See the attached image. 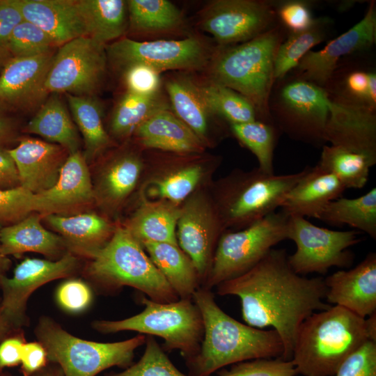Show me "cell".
Segmentation results:
<instances>
[{
  "mask_svg": "<svg viewBox=\"0 0 376 376\" xmlns=\"http://www.w3.org/2000/svg\"><path fill=\"white\" fill-rule=\"evenodd\" d=\"M288 256L285 249H272L251 269L216 287L219 295L240 298L246 324L261 329L272 327L283 344L281 358L291 360L301 323L314 312L331 306L323 300L327 294L324 279L295 273Z\"/></svg>",
  "mask_w": 376,
  "mask_h": 376,
  "instance_id": "obj_1",
  "label": "cell"
},
{
  "mask_svg": "<svg viewBox=\"0 0 376 376\" xmlns=\"http://www.w3.org/2000/svg\"><path fill=\"white\" fill-rule=\"evenodd\" d=\"M191 299L201 313L204 333L199 352L185 362L188 376H210L230 364L282 357L283 344L274 329L255 328L233 318L216 303L212 290L200 287Z\"/></svg>",
  "mask_w": 376,
  "mask_h": 376,
  "instance_id": "obj_2",
  "label": "cell"
},
{
  "mask_svg": "<svg viewBox=\"0 0 376 376\" xmlns=\"http://www.w3.org/2000/svg\"><path fill=\"white\" fill-rule=\"evenodd\" d=\"M368 340L376 341V313L362 318L343 307L331 306L301 323L291 360L297 374L332 376Z\"/></svg>",
  "mask_w": 376,
  "mask_h": 376,
  "instance_id": "obj_3",
  "label": "cell"
},
{
  "mask_svg": "<svg viewBox=\"0 0 376 376\" xmlns=\"http://www.w3.org/2000/svg\"><path fill=\"white\" fill-rule=\"evenodd\" d=\"M286 36L278 24L246 42L219 46L207 66L209 79L242 95L254 107L258 120L272 124L269 101L275 82L274 62Z\"/></svg>",
  "mask_w": 376,
  "mask_h": 376,
  "instance_id": "obj_4",
  "label": "cell"
},
{
  "mask_svg": "<svg viewBox=\"0 0 376 376\" xmlns=\"http://www.w3.org/2000/svg\"><path fill=\"white\" fill-rule=\"evenodd\" d=\"M126 228H118L91 256L88 272L105 288L124 285L137 289L161 303L179 299L163 275Z\"/></svg>",
  "mask_w": 376,
  "mask_h": 376,
  "instance_id": "obj_5",
  "label": "cell"
},
{
  "mask_svg": "<svg viewBox=\"0 0 376 376\" xmlns=\"http://www.w3.org/2000/svg\"><path fill=\"white\" fill-rule=\"evenodd\" d=\"M144 309L139 313L120 320H100L93 327L103 334L134 331L141 334L156 336L164 343L163 350H178L187 362L199 352L204 327L201 313L192 299L161 303L143 297Z\"/></svg>",
  "mask_w": 376,
  "mask_h": 376,
  "instance_id": "obj_6",
  "label": "cell"
},
{
  "mask_svg": "<svg viewBox=\"0 0 376 376\" xmlns=\"http://www.w3.org/2000/svg\"><path fill=\"white\" fill-rule=\"evenodd\" d=\"M330 100L324 90L292 74L274 82L269 101L274 125L289 137L316 147L325 145Z\"/></svg>",
  "mask_w": 376,
  "mask_h": 376,
  "instance_id": "obj_7",
  "label": "cell"
},
{
  "mask_svg": "<svg viewBox=\"0 0 376 376\" xmlns=\"http://www.w3.org/2000/svg\"><path fill=\"white\" fill-rule=\"evenodd\" d=\"M38 336L47 359L59 364L64 376H95L112 366L128 368L136 349L146 339V335L139 334L115 343L86 340L70 334L49 319L40 322Z\"/></svg>",
  "mask_w": 376,
  "mask_h": 376,
  "instance_id": "obj_8",
  "label": "cell"
},
{
  "mask_svg": "<svg viewBox=\"0 0 376 376\" xmlns=\"http://www.w3.org/2000/svg\"><path fill=\"white\" fill-rule=\"evenodd\" d=\"M289 219L282 211H276L242 230L222 235L201 287L212 290L253 267L274 246L288 240Z\"/></svg>",
  "mask_w": 376,
  "mask_h": 376,
  "instance_id": "obj_9",
  "label": "cell"
},
{
  "mask_svg": "<svg viewBox=\"0 0 376 376\" xmlns=\"http://www.w3.org/2000/svg\"><path fill=\"white\" fill-rule=\"evenodd\" d=\"M356 230H334L316 226L306 218L290 217L288 240L296 245L288 256L292 269L299 275L324 274L333 267H348L354 255L348 248L361 241Z\"/></svg>",
  "mask_w": 376,
  "mask_h": 376,
  "instance_id": "obj_10",
  "label": "cell"
},
{
  "mask_svg": "<svg viewBox=\"0 0 376 376\" xmlns=\"http://www.w3.org/2000/svg\"><path fill=\"white\" fill-rule=\"evenodd\" d=\"M108 62L118 70L143 64L159 72L198 70L207 67L215 50L196 36L181 40L136 41L122 37L106 46Z\"/></svg>",
  "mask_w": 376,
  "mask_h": 376,
  "instance_id": "obj_11",
  "label": "cell"
},
{
  "mask_svg": "<svg viewBox=\"0 0 376 376\" xmlns=\"http://www.w3.org/2000/svg\"><path fill=\"white\" fill-rule=\"evenodd\" d=\"M108 58L106 45L79 37L58 47L47 72L49 93L93 96L104 79Z\"/></svg>",
  "mask_w": 376,
  "mask_h": 376,
  "instance_id": "obj_12",
  "label": "cell"
},
{
  "mask_svg": "<svg viewBox=\"0 0 376 376\" xmlns=\"http://www.w3.org/2000/svg\"><path fill=\"white\" fill-rule=\"evenodd\" d=\"M309 166L293 173H266L258 168L232 182L224 195V221L249 226L280 208L289 191L305 175Z\"/></svg>",
  "mask_w": 376,
  "mask_h": 376,
  "instance_id": "obj_13",
  "label": "cell"
},
{
  "mask_svg": "<svg viewBox=\"0 0 376 376\" xmlns=\"http://www.w3.org/2000/svg\"><path fill=\"white\" fill-rule=\"evenodd\" d=\"M278 24L273 2L261 0L211 1L200 20L220 47L246 42Z\"/></svg>",
  "mask_w": 376,
  "mask_h": 376,
  "instance_id": "obj_14",
  "label": "cell"
},
{
  "mask_svg": "<svg viewBox=\"0 0 376 376\" xmlns=\"http://www.w3.org/2000/svg\"><path fill=\"white\" fill-rule=\"evenodd\" d=\"M77 266L76 257L66 252L56 261L26 258L17 265L12 277L1 274L0 318L6 327L24 322L26 301L34 290L52 280L69 276Z\"/></svg>",
  "mask_w": 376,
  "mask_h": 376,
  "instance_id": "obj_15",
  "label": "cell"
},
{
  "mask_svg": "<svg viewBox=\"0 0 376 376\" xmlns=\"http://www.w3.org/2000/svg\"><path fill=\"white\" fill-rule=\"evenodd\" d=\"M375 41L376 3L372 1L358 23L330 40L322 49L309 51L292 72L297 77L322 88L342 58L368 51Z\"/></svg>",
  "mask_w": 376,
  "mask_h": 376,
  "instance_id": "obj_16",
  "label": "cell"
},
{
  "mask_svg": "<svg viewBox=\"0 0 376 376\" xmlns=\"http://www.w3.org/2000/svg\"><path fill=\"white\" fill-rule=\"evenodd\" d=\"M219 230L217 213L202 197L191 198L180 209L176 227L178 244L193 263L201 287L210 270Z\"/></svg>",
  "mask_w": 376,
  "mask_h": 376,
  "instance_id": "obj_17",
  "label": "cell"
},
{
  "mask_svg": "<svg viewBox=\"0 0 376 376\" xmlns=\"http://www.w3.org/2000/svg\"><path fill=\"white\" fill-rule=\"evenodd\" d=\"M54 53L10 58L0 74V109H29L47 96L45 83Z\"/></svg>",
  "mask_w": 376,
  "mask_h": 376,
  "instance_id": "obj_18",
  "label": "cell"
},
{
  "mask_svg": "<svg viewBox=\"0 0 376 376\" xmlns=\"http://www.w3.org/2000/svg\"><path fill=\"white\" fill-rule=\"evenodd\" d=\"M365 52L342 58L322 88L334 103L376 113V69Z\"/></svg>",
  "mask_w": 376,
  "mask_h": 376,
  "instance_id": "obj_19",
  "label": "cell"
},
{
  "mask_svg": "<svg viewBox=\"0 0 376 376\" xmlns=\"http://www.w3.org/2000/svg\"><path fill=\"white\" fill-rule=\"evenodd\" d=\"M8 150L17 168L20 186L36 194L56 183L70 155L58 144L31 137L20 139L17 146Z\"/></svg>",
  "mask_w": 376,
  "mask_h": 376,
  "instance_id": "obj_20",
  "label": "cell"
},
{
  "mask_svg": "<svg viewBox=\"0 0 376 376\" xmlns=\"http://www.w3.org/2000/svg\"><path fill=\"white\" fill-rule=\"evenodd\" d=\"M38 212L42 216L77 213L95 200L87 162L80 151L69 155L56 183L38 194Z\"/></svg>",
  "mask_w": 376,
  "mask_h": 376,
  "instance_id": "obj_21",
  "label": "cell"
},
{
  "mask_svg": "<svg viewBox=\"0 0 376 376\" xmlns=\"http://www.w3.org/2000/svg\"><path fill=\"white\" fill-rule=\"evenodd\" d=\"M325 299L366 318L376 313V253H369L357 266L324 279Z\"/></svg>",
  "mask_w": 376,
  "mask_h": 376,
  "instance_id": "obj_22",
  "label": "cell"
},
{
  "mask_svg": "<svg viewBox=\"0 0 376 376\" xmlns=\"http://www.w3.org/2000/svg\"><path fill=\"white\" fill-rule=\"evenodd\" d=\"M324 140L376 160V113L330 100Z\"/></svg>",
  "mask_w": 376,
  "mask_h": 376,
  "instance_id": "obj_23",
  "label": "cell"
},
{
  "mask_svg": "<svg viewBox=\"0 0 376 376\" xmlns=\"http://www.w3.org/2000/svg\"><path fill=\"white\" fill-rule=\"evenodd\" d=\"M24 19L44 31L56 47L87 36L77 0H17Z\"/></svg>",
  "mask_w": 376,
  "mask_h": 376,
  "instance_id": "obj_24",
  "label": "cell"
},
{
  "mask_svg": "<svg viewBox=\"0 0 376 376\" xmlns=\"http://www.w3.org/2000/svg\"><path fill=\"white\" fill-rule=\"evenodd\" d=\"M346 189L331 173L318 164L289 191L280 208L289 217L318 219L326 206L342 196Z\"/></svg>",
  "mask_w": 376,
  "mask_h": 376,
  "instance_id": "obj_25",
  "label": "cell"
},
{
  "mask_svg": "<svg viewBox=\"0 0 376 376\" xmlns=\"http://www.w3.org/2000/svg\"><path fill=\"white\" fill-rule=\"evenodd\" d=\"M134 134L148 148L178 153H199L204 150V143L169 105L152 113Z\"/></svg>",
  "mask_w": 376,
  "mask_h": 376,
  "instance_id": "obj_26",
  "label": "cell"
},
{
  "mask_svg": "<svg viewBox=\"0 0 376 376\" xmlns=\"http://www.w3.org/2000/svg\"><path fill=\"white\" fill-rule=\"evenodd\" d=\"M42 216L32 212L21 221L0 230V251L6 256L36 252L49 258L64 255L67 245L59 235L41 224Z\"/></svg>",
  "mask_w": 376,
  "mask_h": 376,
  "instance_id": "obj_27",
  "label": "cell"
},
{
  "mask_svg": "<svg viewBox=\"0 0 376 376\" xmlns=\"http://www.w3.org/2000/svg\"><path fill=\"white\" fill-rule=\"evenodd\" d=\"M47 224L58 232L72 251L91 257L109 240L112 230L109 223L93 212L42 216Z\"/></svg>",
  "mask_w": 376,
  "mask_h": 376,
  "instance_id": "obj_28",
  "label": "cell"
},
{
  "mask_svg": "<svg viewBox=\"0 0 376 376\" xmlns=\"http://www.w3.org/2000/svg\"><path fill=\"white\" fill-rule=\"evenodd\" d=\"M149 258L181 299H191L201 287L197 271L188 256L178 245L144 242Z\"/></svg>",
  "mask_w": 376,
  "mask_h": 376,
  "instance_id": "obj_29",
  "label": "cell"
},
{
  "mask_svg": "<svg viewBox=\"0 0 376 376\" xmlns=\"http://www.w3.org/2000/svg\"><path fill=\"white\" fill-rule=\"evenodd\" d=\"M25 130L62 146L70 155L79 151L77 128L58 93H51L47 97Z\"/></svg>",
  "mask_w": 376,
  "mask_h": 376,
  "instance_id": "obj_30",
  "label": "cell"
},
{
  "mask_svg": "<svg viewBox=\"0 0 376 376\" xmlns=\"http://www.w3.org/2000/svg\"><path fill=\"white\" fill-rule=\"evenodd\" d=\"M165 88L173 113L205 143L209 121L214 114L201 94L198 83L182 75L169 78Z\"/></svg>",
  "mask_w": 376,
  "mask_h": 376,
  "instance_id": "obj_31",
  "label": "cell"
},
{
  "mask_svg": "<svg viewBox=\"0 0 376 376\" xmlns=\"http://www.w3.org/2000/svg\"><path fill=\"white\" fill-rule=\"evenodd\" d=\"M141 169V160L134 152L118 155L100 173L93 187L95 199L103 206L116 207L134 189Z\"/></svg>",
  "mask_w": 376,
  "mask_h": 376,
  "instance_id": "obj_32",
  "label": "cell"
},
{
  "mask_svg": "<svg viewBox=\"0 0 376 376\" xmlns=\"http://www.w3.org/2000/svg\"><path fill=\"white\" fill-rule=\"evenodd\" d=\"M128 29L139 36L171 34L182 31L180 10L167 0H128Z\"/></svg>",
  "mask_w": 376,
  "mask_h": 376,
  "instance_id": "obj_33",
  "label": "cell"
},
{
  "mask_svg": "<svg viewBox=\"0 0 376 376\" xmlns=\"http://www.w3.org/2000/svg\"><path fill=\"white\" fill-rule=\"evenodd\" d=\"M180 213L175 204L146 203L136 210L126 228L141 244L148 242L178 246L176 227Z\"/></svg>",
  "mask_w": 376,
  "mask_h": 376,
  "instance_id": "obj_34",
  "label": "cell"
},
{
  "mask_svg": "<svg viewBox=\"0 0 376 376\" xmlns=\"http://www.w3.org/2000/svg\"><path fill=\"white\" fill-rule=\"evenodd\" d=\"M87 36L106 45L122 38L128 29L127 1L77 0Z\"/></svg>",
  "mask_w": 376,
  "mask_h": 376,
  "instance_id": "obj_35",
  "label": "cell"
},
{
  "mask_svg": "<svg viewBox=\"0 0 376 376\" xmlns=\"http://www.w3.org/2000/svg\"><path fill=\"white\" fill-rule=\"evenodd\" d=\"M65 95L73 120L83 136V155L86 162H91L111 143L102 123V106L93 96Z\"/></svg>",
  "mask_w": 376,
  "mask_h": 376,
  "instance_id": "obj_36",
  "label": "cell"
},
{
  "mask_svg": "<svg viewBox=\"0 0 376 376\" xmlns=\"http://www.w3.org/2000/svg\"><path fill=\"white\" fill-rule=\"evenodd\" d=\"M318 219L334 226L347 225L376 239V188L359 197L331 201Z\"/></svg>",
  "mask_w": 376,
  "mask_h": 376,
  "instance_id": "obj_37",
  "label": "cell"
},
{
  "mask_svg": "<svg viewBox=\"0 0 376 376\" xmlns=\"http://www.w3.org/2000/svg\"><path fill=\"white\" fill-rule=\"evenodd\" d=\"M334 22L327 17L315 18L306 30L288 33L280 45L274 62L275 81L285 77L312 47L328 39Z\"/></svg>",
  "mask_w": 376,
  "mask_h": 376,
  "instance_id": "obj_38",
  "label": "cell"
},
{
  "mask_svg": "<svg viewBox=\"0 0 376 376\" xmlns=\"http://www.w3.org/2000/svg\"><path fill=\"white\" fill-rule=\"evenodd\" d=\"M318 164L334 174L345 189H362L376 160L347 148L324 145Z\"/></svg>",
  "mask_w": 376,
  "mask_h": 376,
  "instance_id": "obj_39",
  "label": "cell"
},
{
  "mask_svg": "<svg viewBox=\"0 0 376 376\" xmlns=\"http://www.w3.org/2000/svg\"><path fill=\"white\" fill-rule=\"evenodd\" d=\"M198 86L212 113L223 118L230 125L258 120L253 104L237 91L209 79Z\"/></svg>",
  "mask_w": 376,
  "mask_h": 376,
  "instance_id": "obj_40",
  "label": "cell"
},
{
  "mask_svg": "<svg viewBox=\"0 0 376 376\" xmlns=\"http://www.w3.org/2000/svg\"><path fill=\"white\" fill-rule=\"evenodd\" d=\"M166 105L168 104L160 93L146 97L125 91L118 100L111 113V134L118 138L128 136L152 113Z\"/></svg>",
  "mask_w": 376,
  "mask_h": 376,
  "instance_id": "obj_41",
  "label": "cell"
},
{
  "mask_svg": "<svg viewBox=\"0 0 376 376\" xmlns=\"http://www.w3.org/2000/svg\"><path fill=\"white\" fill-rule=\"evenodd\" d=\"M234 136L256 156L258 169L274 174V155L280 131L272 123L261 120L230 124Z\"/></svg>",
  "mask_w": 376,
  "mask_h": 376,
  "instance_id": "obj_42",
  "label": "cell"
},
{
  "mask_svg": "<svg viewBox=\"0 0 376 376\" xmlns=\"http://www.w3.org/2000/svg\"><path fill=\"white\" fill-rule=\"evenodd\" d=\"M56 47L44 31L24 20L13 30L4 48L12 57L26 58L52 52Z\"/></svg>",
  "mask_w": 376,
  "mask_h": 376,
  "instance_id": "obj_43",
  "label": "cell"
},
{
  "mask_svg": "<svg viewBox=\"0 0 376 376\" xmlns=\"http://www.w3.org/2000/svg\"><path fill=\"white\" fill-rule=\"evenodd\" d=\"M141 359L125 370L107 376H187L180 371L152 336H146Z\"/></svg>",
  "mask_w": 376,
  "mask_h": 376,
  "instance_id": "obj_44",
  "label": "cell"
},
{
  "mask_svg": "<svg viewBox=\"0 0 376 376\" xmlns=\"http://www.w3.org/2000/svg\"><path fill=\"white\" fill-rule=\"evenodd\" d=\"M203 175L198 165L182 168L153 182L151 194L178 203L185 199L195 189Z\"/></svg>",
  "mask_w": 376,
  "mask_h": 376,
  "instance_id": "obj_45",
  "label": "cell"
},
{
  "mask_svg": "<svg viewBox=\"0 0 376 376\" xmlns=\"http://www.w3.org/2000/svg\"><path fill=\"white\" fill-rule=\"evenodd\" d=\"M38 212L37 195L19 186L0 189V223L15 224Z\"/></svg>",
  "mask_w": 376,
  "mask_h": 376,
  "instance_id": "obj_46",
  "label": "cell"
},
{
  "mask_svg": "<svg viewBox=\"0 0 376 376\" xmlns=\"http://www.w3.org/2000/svg\"><path fill=\"white\" fill-rule=\"evenodd\" d=\"M297 370L292 360L281 357L256 359L235 363L229 370H221L217 376H295Z\"/></svg>",
  "mask_w": 376,
  "mask_h": 376,
  "instance_id": "obj_47",
  "label": "cell"
},
{
  "mask_svg": "<svg viewBox=\"0 0 376 376\" xmlns=\"http://www.w3.org/2000/svg\"><path fill=\"white\" fill-rule=\"evenodd\" d=\"M272 2L277 22L287 34L306 30L315 20L308 1L288 0Z\"/></svg>",
  "mask_w": 376,
  "mask_h": 376,
  "instance_id": "obj_48",
  "label": "cell"
},
{
  "mask_svg": "<svg viewBox=\"0 0 376 376\" xmlns=\"http://www.w3.org/2000/svg\"><path fill=\"white\" fill-rule=\"evenodd\" d=\"M126 92L140 96H154L160 93L161 72L146 65L136 63L120 70Z\"/></svg>",
  "mask_w": 376,
  "mask_h": 376,
  "instance_id": "obj_49",
  "label": "cell"
},
{
  "mask_svg": "<svg viewBox=\"0 0 376 376\" xmlns=\"http://www.w3.org/2000/svg\"><path fill=\"white\" fill-rule=\"evenodd\" d=\"M336 376H376V341L368 340L339 366Z\"/></svg>",
  "mask_w": 376,
  "mask_h": 376,
  "instance_id": "obj_50",
  "label": "cell"
},
{
  "mask_svg": "<svg viewBox=\"0 0 376 376\" xmlns=\"http://www.w3.org/2000/svg\"><path fill=\"white\" fill-rule=\"evenodd\" d=\"M92 294L88 286L79 280H70L63 283L57 292L59 304L65 310L79 312L90 304Z\"/></svg>",
  "mask_w": 376,
  "mask_h": 376,
  "instance_id": "obj_51",
  "label": "cell"
},
{
  "mask_svg": "<svg viewBox=\"0 0 376 376\" xmlns=\"http://www.w3.org/2000/svg\"><path fill=\"white\" fill-rule=\"evenodd\" d=\"M24 17L17 0H1L0 2V47H5L15 27Z\"/></svg>",
  "mask_w": 376,
  "mask_h": 376,
  "instance_id": "obj_52",
  "label": "cell"
},
{
  "mask_svg": "<svg viewBox=\"0 0 376 376\" xmlns=\"http://www.w3.org/2000/svg\"><path fill=\"white\" fill-rule=\"evenodd\" d=\"M47 352L40 343H24L21 363L26 374H31L42 367L47 360Z\"/></svg>",
  "mask_w": 376,
  "mask_h": 376,
  "instance_id": "obj_53",
  "label": "cell"
},
{
  "mask_svg": "<svg viewBox=\"0 0 376 376\" xmlns=\"http://www.w3.org/2000/svg\"><path fill=\"white\" fill-rule=\"evenodd\" d=\"M20 186L15 162L8 150L0 148V189Z\"/></svg>",
  "mask_w": 376,
  "mask_h": 376,
  "instance_id": "obj_54",
  "label": "cell"
},
{
  "mask_svg": "<svg viewBox=\"0 0 376 376\" xmlns=\"http://www.w3.org/2000/svg\"><path fill=\"white\" fill-rule=\"evenodd\" d=\"M23 340L19 338H8L0 345V369L21 362Z\"/></svg>",
  "mask_w": 376,
  "mask_h": 376,
  "instance_id": "obj_55",
  "label": "cell"
},
{
  "mask_svg": "<svg viewBox=\"0 0 376 376\" xmlns=\"http://www.w3.org/2000/svg\"><path fill=\"white\" fill-rule=\"evenodd\" d=\"M16 136L15 125L11 118L0 109V146L13 141Z\"/></svg>",
  "mask_w": 376,
  "mask_h": 376,
  "instance_id": "obj_56",
  "label": "cell"
},
{
  "mask_svg": "<svg viewBox=\"0 0 376 376\" xmlns=\"http://www.w3.org/2000/svg\"><path fill=\"white\" fill-rule=\"evenodd\" d=\"M10 58L12 56L9 52L5 48L0 47V69L2 70Z\"/></svg>",
  "mask_w": 376,
  "mask_h": 376,
  "instance_id": "obj_57",
  "label": "cell"
},
{
  "mask_svg": "<svg viewBox=\"0 0 376 376\" xmlns=\"http://www.w3.org/2000/svg\"><path fill=\"white\" fill-rule=\"evenodd\" d=\"M10 265V261L8 256H4L0 251V275L6 271Z\"/></svg>",
  "mask_w": 376,
  "mask_h": 376,
  "instance_id": "obj_58",
  "label": "cell"
},
{
  "mask_svg": "<svg viewBox=\"0 0 376 376\" xmlns=\"http://www.w3.org/2000/svg\"><path fill=\"white\" fill-rule=\"evenodd\" d=\"M6 326L4 324L3 321L1 320L0 318V334L3 332L6 329Z\"/></svg>",
  "mask_w": 376,
  "mask_h": 376,
  "instance_id": "obj_59",
  "label": "cell"
},
{
  "mask_svg": "<svg viewBox=\"0 0 376 376\" xmlns=\"http://www.w3.org/2000/svg\"><path fill=\"white\" fill-rule=\"evenodd\" d=\"M40 376H61L60 373H45Z\"/></svg>",
  "mask_w": 376,
  "mask_h": 376,
  "instance_id": "obj_60",
  "label": "cell"
},
{
  "mask_svg": "<svg viewBox=\"0 0 376 376\" xmlns=\"http://www.w3.org/2000/svg\"><path fill=\"white\" fill-rule=\"evenodd\" d=\"M2 227H3V225L2 224L0 223V230L1 229Z\"/></svg>",
  "mask_w": 376,
  "mask_h": 376,
  "instance_id": "obj_61",
  "label": "cell"
},
{
  "mask_svg": "<svg viewBox=\"0 0 376 376\" xmlns=\"http://www.w3.org/2000/svg\"><path fill=\"white\" fill-rule=\"evenodd\" d=\"M1 0H0V2H1Z\"/></svg>",
  "mask_w": 376,
  "mask_h": 376,
  "instance_id": "obj_62",
  "label": "cell"
}]
</instances>
